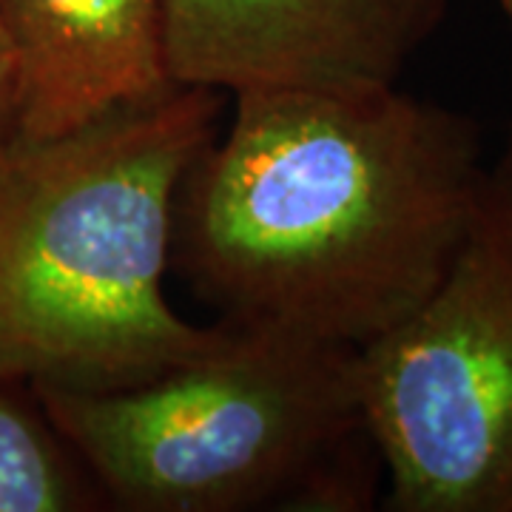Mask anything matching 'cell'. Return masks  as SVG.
Wrapping results in <instances>:
<instances>
[{
	"mask_svg": "<svg viewBox=\"0 0 512 512\" xmlns=\"http://www.w3.org/2000/svg\"><path fill=\"white\" fill-rule=\"evenodd\" d=\"M234 100L180 185L171 262L222 322L365 348L467 237L476 126L396 86Z\"/></svg>",
	"mask_w": 512,
	"mask_h": 512,
	"instance_id": "obj_1",
	"label": "cell"
},
{
	"mask_svg": "<svg viewBox=\"0 0 512 512\" xmlns=\"http://www.w3.org/2000/svg\"><path fill=\"white\" fill-rule=\"evenodd\" d=\"M222 94L168 86L60 134L0 114V376L120 390L222 345L168 302L177 197Z\"/></svg>",
	"mask_w": 512,
	"mask_h": 512,
	"instance_id": "obj_2",
	"label": "cell"
},
{
	"mask_svg": "<svg viewBox=\"0 0 512 512\" xmlns=\"http://www.w3.org/2000/svg\"><path fill=\"white\" fill-rule=\"evenodd\" d=\"M29 387L111 510L373 507L353 348L228 322L222 345L134 387Z\"/></svg>",
	"mask_w": 512,
	"mask_h": 512,
	"instance_id": "obj_3",
	"label": "cell"
},
{
	"mask_svg": "<svg viewBox=\"0 0 512 512\" xmlns=\"http://www.w3.org/2000/svg\"><path fill=\"white\" fill-rule=\"evenodd\" d=\"M396 512H512V177L487 174L439 285L356 350Z\"/></svg>",
	"mask_w": 512,
	"mask_h": 512,
	"instance_id": "obj_4",
	"label": "cell"
},
{
	"mask_svg": "<svg viewBox=\"0 0 512 512\" xmlns=\"http://www.w3.org/2000/svg\"><path fill=\"white\" fill-rule=\"evenodd\" d=\"M447 0H165V69L220 94L396 86Z\"/></svg>",
	"mask_w": 512,
	"mask_h": 512,
	"instance_id": "obj_5",
	"label": "cell"
},
{
	"mask_svg": "<svg viewBox=\"0 0 512 512\" xmlns=\"http://www.w3.org/2000/svg\"><path fill=\"white\" fill-rule=\"evenodd\" d=\"M165 0H0L12 57L6 120L60 134L165 92Z\"/></svg>",
	"mask_w": 512,
	"mask_h": 512,
	"instance_id": "obj_6",
	"label": "cell"
},
{
	"mask_svg": "<svg viewBox=\"0 0 512 512\" xmlns=\"http://www.w3.org/2000/svg\"><path fill=\"white\" fill-rule=\"evenodd\" d=\"M106 510L29 384L0 376V512Z\"/></svg>",
	"mask_w": 512,
	"mask_h": 512,
	"instance_id": "obj_7",
	"label": "cell"
},
{
	"mask_svg": "<svg viewBox=\"0 0 512 512\" xmlns=\"http://www.w3.org/2000/svg\"><path fill=\"white\" fill-rule=\"evenodd\" d=\"M9 103H12V57L0 32V114L9 111Z\"/></svg>",
	"mask_w": 512,
	"mask_h": 512,
	"instance_id": "obj_8",
	"label": "cell"
},
{
	"mask_svg": "<svg viewBox=\"0 0 512 512\" xmlns=\"http://www.w3.org/2000/svg\"><path fill=\"white\" fill-rule=\"evenodd\" d=\"M498 3H501V12H504V18H507L512 29V0H498Z\"/></svg>",
	"mask_w": 512,
	"mask_h": 512,
	"instance_id": "obj_9",
	"label": "cell"
},
{
	"mask_svg": "<svg viewBox=\"0 0 512 512\" xmlns=\"http://www.w3.org/2000/svg\"><path fill=\"white\" fill-rule=\"evenodd\" d=\"M501 168L507 171L512 177V134H510V151H507V157H504V163H501Z\"/></svg>",
	"mask_w": 512,
	"mask_h": 512,
	"instance_id": "obj_10",
	"label": "cell"
}]
</instances>
